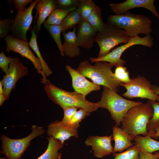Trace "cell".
<instances>
[{"label": "cell", "instance_id": "6da1fadb", "mask_svg": "<svg viewBox=\"0 0 159 159\" xmlns=\"http://www.w3.org/2000/svg\"><path fill=\"white\" fill-rule=\"evenodd\" d=\"M153 108L149 100L145 103L135 105L130 108L122 120L121 128L127 132L133 140L136 136L147 135L148 124L152 117Z\"/></svg>", "mask_w": 159, "mask_h": 159}, {"label": "cell", "instance_id": "7a4b0ae2", "mask_svg": "<svg viewBox=\"0 0 159 159\" xmlns=\"http://www.w3.org/2000/svg\"><path fill=\"white\" fill-rule=\"evenodd\" d=\"M113 66L112 64L103 61L96 62L92 65L85 60L79 63L76 70L85 77L91 79L95 84L106 87L117 92L118 87L123 83L115 78L112 70Z\"/></svg>", "mask_w": 159, "mask_h": 159}, {"label": "cell", "instance_id": "3957f363", "mask_svg": "<svg viewBox=\"0 0 159 159\" xmlns=\"http://www.w3.org/2000/svg\"><path fill=\"white\" fill-rule=\"evenodd\" d=\"M152 23L148 16L129 11L123 14L109 16L106 23L125 30L131 38L140 34L150 35L152 31Z\"/></svg>", "mask_w": 159, "mask_h": 159}, {"label": "cell", "instance_id": "277c9868", "mask_svg": "<svg viewBox=\"0 0 159 159\" xmlns=\"http://www.w3.org/2000/svg\"><path fill=\"white\" fill-rule=\"evenodd\" d=\"M44 90L48 97L63 110L74 107L84 109L90 113L98 108L96 103L89 101L82 94L75 91L72 92L62 90L48 80L44 85Z\"/></svg>", "mask_w": 159, "mask_h": 159}, {"label": "cell", "instance_id": "5b68a950", "mask_svg": "<svg viewBox=\"0 0 159 159\" xmlns=\"http://www.w3.org/2000/svg\"><path fill=\"white\" fill-rule=\"evenodd\" d=\"M101 100L96 102L98 108H105L109 111L116 125H120L121 121L128 110L131 107L143 103L125 99L117 92L103 86Z\"/></svg>", "mask_w": 159, "mask_h": 159}, {"label": "cell", "instance_id": "8992f818", "mask_svg": "<svg viewBox=\"0 0 159 159\" xmlns=\"http://www.w3.org/2000/svg\"><path fill=\"white\" fill-rule=\"evenodd\" d=\"M31 129L32 131L28 136L20 139H13L2 135L0 154L4 155L7 159H21L31 141L37 137L42 136L45 132L43 127L35 125H33Z\"/></svg>", "mask_w": 159, "mask_h": 159}, {"label": "cell", "instance_id": "52a82bcc", "mask_svg": "<svg viewBox=\"0 0 159 159\" xmlns=\"http://www.w3.org/2000/svg\"><path fill=\"white\" fill-rule=\"evenodd\" d=\"M130 38L125 30L106 23L104 28L97 34L95 42L100 48L97 57L105 56L119 44L127 43Z\"/></svg>", "mask_w": 159, "mask_h": 159}, {"label": "cell", "instance_id": "ba28073f", "mask_svg": "<svg viewBox=\"0 0 159 159\" xmlns=\"http://www.w3.org/2000/svg\"><path fill=\"white\" fill-rule=\"evenodd\" d=\"M153 40L150 35L143 37L138 36L131 37L127 43L114 49L105 56L101 58L90 57L89 59L91 62L103 61L110 63L116 67L123 66L126 61L121 59V57L126 49L136 45H142L151 48L153 45Z\"/></svg>", "mask_w": 159, "mask_h": 159}, {"label": "cell", "instance_id": "9c48e42d", "mask_svg": "<svg viewBox=\"0 0 159 159\" xmlns=\"http://www.w3.org/2000/svg\"><path fill=\"white\" fill-rule=\"evenodd\" d=\"M6 43V51L9 53L11 51L20 54L22 56L29 59L33 63L38 73L42 76V83L45 85L47 80L44 73L39 59L36 57L29 47V42L24 40L14 37L9 35L4 38Z\"/></svg>", "mask_w": 159, "mask_h": 159}, {"label": "cell", "instance_id": "30bf717a", "mask_svg": "<svg viewBox=\"0 0 159 159\" xmlns=\"http://www.w3.org/2000/svg\"><path fill=\"white\" fill-rule=\"evenodd\" d=\"M131 79L130 83L120 85V86L124 87L126 89L122 96L130 99L139 97L159 102V95L151 90L152 85L145 78L138 76Z\"/></svg>", "mask_w": 159, "mask_h": 159}, {"label": "cell", "instance_id": "8fae6325", "mask_svg": "<svg viewBox=\"0 0 159 159\" xmlns=\"http://www.w3.org/2000/svg\"><path fill=\"white\" fill-rule=\"evenodd\" d=\"M28 73L27 67L23 64L19 58L17 57L13 58L8 71L1 81L3 85L4 94L7 100L12 90L15 89L18 80L26 76Z\"/></svg>", "mask_w": 159, "mask_h": 159}, {"label": "cell", "instance_id": "7c38bea8", "mask_svg": "<svg viewBox=\"0 0 159 159\" xmlns=\"http://www.w3.org/2000/svg\"><path fill=\"white\" fill-rule=\"evenodd\" d=\"M39 0L31 3L28 8L18 12L11 27L12 37L28 41L26 33L29 29L33 19L32 11Z\"/></svg>", "mask_w": 159, "mask_h": 159}, {"label": "cell", "instance_id": "4fadbf2b", "mask_svg": "<svg viewBox=\"0 0 159 159\" xmlns=\"http://www.w3.org/2000/svg\"><path fill=\"white\" fill-rule=\"evenodd\" d=\"M155 0H127L120 3H111L110 9L115 14H123L131 9L143 8L150 11L155 16L159 18V14L154 5Z\"/></svg>", "mask_w": 159, "mask_h": 159}, {"label": "cell", "instance_id": "5bb4252c", "mask_svg": "<svg viewBox=\"0 0 159 159\" xmlns=\"http://www.w3.org/2000/svg\"><path fill=\"white\" fill-rule=\"evenodd\" d=\"M112 135L109 136H90L85 143L86 146H91L94 155L101 158L113 153V147L111 145Z\"/></svg>", "mask_w": 159, "mask_h": 159}, {"label": "cell", "instance_id": "9a60e30c", "mask_svg": "<svg viewBox=\"0 0 159 159\" xmlns=\"http://www.w3.org/2000/svg\"><path fill=\"white\" fill-rule=\"evenodd\" d=\"M66 68L71 76L72 86L75 91L85 97L91 92L100 90V86L90 81L70 66L67 65Z\"/></svg>", "mask_w": 159, "mask_h": 159}, {"label": "cell", "instance_id": "2e32d148", "mask_svg": "<svg viewBox=\"0 0 159 159\" xmlns=\"http://www.w3.org/2000/svg\"><path fill=\"white\" fill-rule=\"evenodd\" d=\"M47 134L54 139L59 140L62 144L71 137H78L77 129L72 126H66L56 120L49 124Z\"/></svg>", "mask_w": 159, "mask_h": 159}, {"label": "cell", "instance_id": "e0dca14e", "mask_svg": "<svg viewBox=\"0 0 159 159\" xmlns=\"http://www.w3.org/2000/svg\"><path fill=\"white\" fill-rule=\"evenodd\" d=\"M97 33L86 21H81L77 28L76 39L77 45L87 49L91 48L95 42Z\"/></svg>", "mask_w": 159, "mask_h": 159}, {"label": "cell", "instance_id": "ac0fdd59", "mask_svg": "<svg viewBox=\"0 0 159 159\" xmlns=\"http://www.w3.org/2000/svg\"><path fill=\"white\" fill-rule=\"evenodd\" d=\"M35 8L37 12L35 21L38 14V16L33 29L35 30L38 37L40 34L42 24L45 21L46 19L56 9L55 0H39Z\"/></svg>", "mask_w": 159, "mask_h": 159}, {"label": "cell", "instance_id": "d6986e66", "mask_svg": "<svg viewBox=\"0 0 159 159\" xmlns=\"http://www.w3.org/2000/svg\"><path fill=\"white\" fill-rule=\"evenodd\" d=\"M112 135L115 141L113 153H121L134 145L132 142L133 140L130 135L121 127L116 125L112 127Z\"/></svg>", "mask_w": 159, "mask_h": 159}, {"label": "cell", "instance_id": "ffe728a7", "mask_svg": "<svg viewBox=\"0 0 159 159\" xmlns=\"http://www.w3.org/2000/svg\"><path fill=\"white\" fill-rule=\"evenodd\" d=\"M76 30L77 27H75L72 31L62 32L64 38V55L70 58L78 57L80 54V49L76 42Z\"/></svg>", "mask_w": 159, "mask_h": 159}, {"label": "cell", "instance_id": "44dd1931", "mask_svg": "<svg viewBox=\"0 0 159 159\" xmlns=\"http://www.w3.org/2000/svg\"><path fill=\"white\" fill-rule=\"evenodd\" d=\"M48 144L45 152L37 159H61L62 154L59 152L63 144L51 136L47 138Z\"/></svg>", "mask_w": 159, "mask_h": 159}, {"label": "cell", "instance_id": "7402d4cb", "mask_svg": "<svg viewBox=\"0 0 159 159\" xmlns=\"http://www.w3.org/2000/svg\"><path fill=\"white\" fill-rule=\"evenodd\" d=\"M148 135L145 136H136L133 140L134 145L138 146L140 148L144 149L147 152L152 153L159 150V142L154 140Z\"/></svg>", "mask_w": 159, "mask_h": 159}, {"label": "cell", "instance_id": "603a6c76", "mask_svg": "<svg viewBox=\"0 0 159 159\" xmlns=\"http://www.w3.org/2000/svg\"><path fill=\"white\" fill-rule=\"evenodd\" d=\"M81 22L80 11L78 7L70 12L63 20L59 25L62 32H65L68 29L74 28Z\"/></svg>", "mask_w": 159, "mask_h": 159}, {"label": "cell", "instance_id": "cb8c5ba5", "mask_svg": "<svg viewBox=\"0 0 159 159\" xmlns=\"http://www.w3.org/2000/svg\"><path fill=\"white\" fill-rule=\"evenodd\" d=\"M37 37L35 30L33 29L31 32V37L29 42V45L35 52L39 59L43 72L47 77L48 76L52 73V72L42 56L37 45Z\"/></svg>", "mask_w": 159, "mask_h": 159}, {"label": "cell", "instance_id": "d4e9b609", "mask_svg": "<svg viewBox=\"0 0 159 159\" xmlns=\"http://www.w3.org/2000/svg\"><path fill=\"white\" fill-rule=\"evenodd\" d=\"M77 8L74 7L68 9H56L43 24H44L59 25L63 20L70 12Z\"/></svg>", "mask_w": 159, "mask_h": 159}, {"label": "cell", "instance_id": "484cf974", "mask_svg": "<svg viewBox=\"0 0 159 159\" xmlns=\"http://www.w3.org/2000/svg\"><path fill=\"white\" fill-rule=\"evenodd\" d=\"M149 100L153 107V112L148 124L147 130L148 132L147 135L151 137L155 134L156 129L159 127V102Z\"/></svg>", "mask_w": 159, "mask_h": 159}, {"label": "cell", "instance_id": "4316f807", "mask_svg": "<svg viewBox=\"0 0 159 159\" xmlns=\"http://www.w3.org/2000/svg\"><path fill=\"white\" fill-rule=\"evenodd\" d=\"M86 21L93 29L97 32L101 30L106 24L102 20L101 9L97 5Z\"/></svg>", "mask_w": 159, "mask_h": 159}, {"label": "cell", "instance_id": "83f0119b", "mask_svg": "<svg viewBox=\"0 0 159 159\" xmlns=\"http://www.w3.org/2000/svg\"><path fill=\"white\" fill-rule=\"evenodd\" d=\"M44 27L52 36L56 42L61 54L64 56V46L61 38V34L62 30L60 25L44 24Z\"/></svg>", "mask_w": 159, "mask_h": 159}, {"label": "cell", "instance_id": "f1b7e54d", "mask_svg": "<svg viewBox=\"0 0 159 159\" xmlns=\"http://www.w3.org/2000/svg\"><path fill=\"white\" fill-rule=\"evenodd\" d=\"M96 6L92 0H80L78 7L80 9L81 21H86Z\"/></svg>", "mask_w": 159, "mask_h": 159}, {"label": "cell", "instance_id": "f546056e", "mask_svg": "<svg viewBox=\"0 0 159 159\" xmlns=\"http://www.w3.org/2000/svg\"><path fill=\"white\" fill-rule=\"evenodd\" d=\"M140 150V148L134 145L123 152L113 153V155L115 156L113 159H139Z\"/></svg>", "mask_w": 159, "mask_h": 159}, {"label": "cell", "instance_id": "4dcf8cb0", "mask_svg": "<svg viewBox=\"0 0 159 159\" xmlns=\"http://www.w3.org/2000/svg\"><path fill=\"white\" fill-rule=\"evenodd\" d=\"M114 76L116 80L123 84L129 83L131 82L129 71L127 67L123 66L116 67Z\"/></svg>", "mask_w": 159, "mask_h": 159}, {"label": "cell", "instance_id": "1f68e13d", "mask_svg": "<svg viewBox=\"0 0 159 159\" xmlns=\"http://www.w3.org/2000/svg\"><path fill=\"white\" fill-rule=\"evenodd\" d=\"M90 115V113L87 112L83 109H80L77 111L74 114L72 118L70 125L76 128H78L80 126V123L86 116Z\"/></svg>", "mask_w": 159, "mask_h": 159}, {"label": "cell", "instance_id": "d6a6232c", "mask_svg": "<svg viewBox=\"0 0 159 159\" xmlns=\"http://www.w3.org/2000/svg\"><path fill=\"white\" fill-rule=\"evenodd\" d=\"M14 19L7 18L4 20L0 19V38H5L9 35L11 31V27L13 22Z\"/></svg>", "mask_w": 159, "mask_h": 159}, {"label": "cell", "instance_id": "836d02e7", "mask_svg": "<svg viewBox=\"0 0 159 159\" xmlns=\"http://www.w3.org/2000/svg\"><path fill=\"white\" fill-rule=\"evenodd\" d=\"M80 0H55L56 9H68L73 8H77Z\"/></svg>", "mask_w": 159, "mask_h": 159}, {"label": "cell", "instance_id": "e575fe53", "mask_svg": "<svg viewBox=\"0 0 159 159\" xmlns=\"http://www.w3.org/2000/svg\"><path fill=\"white\" fill-rule=\"evenodd\" d=\"M78 108L74 107H69L64 110V117L60 122L66 126H69L71 120Z\"/></svg>", "mask_w": 159, "mask_h": 159}, {"label": "cell", "instance_id": "d590c367", "mask_svg": "<svg viewBox=\"0 0 159 159\" xmlns=\"http://www.w3.org/2000/svg\"><path fill=\"white\" fill-rule=\"evenodd\" d=\"M13 58L7 57L2 49V52L0 53V67L5 74L8 71L9 65Z\"/></svg>", "mask_w": 159, "mask_h": 159}, {"label": "cell", "instance_id": "8d00e7d4", "mask_svg": "<svg viewBox=\"0 0 159 159\" xmlns=\"http://www.w3.org/2000/svg\"><path fill=\"white\" fill-rule=\"evenodd\" d=\"M11 1L14 9L18 12L23 11L25 8L26 5L33 1L32 0H13Z\"/></svg>", "mask_w": 159, "mask_h": 159}, {"label": "cell", "instance_id": "74e56055", "mask_svg": "<svg viewBox=\"0 0 159 159\" xmlns=\"http://www.w3.org/2000/svg\"><path fill=\"white\" fill-rule=\"evenodd\" d=\"M139 159H158L155 154L147 152L144 149L140 148Z\"/></svg>", "mask_w": 159, "mask_h": 159}, {"label": "cell", "instance_id": "f35d334b", "mask_svg": "<svg viewBox=\"0 0 159 159\" xmlns=\"http://www.w3.org/2000/svg\"><path fill=\"white\" fill-rule=\"evenodd\" d=\"M151 90L156 95H159V86L156 85L152 86Z\"/></svg>", "mask_w": 159, "mask_h": 159}, {"label": "cell", "instance_id": "ab89813d", "mask_svg": "<svg viewBox=\"0 0 159 159\" xmlns=\"http://www.w3.org/2000/svg\"><path fill=\"white\" fill-rule=\"evenodd\" d=\"M7 100L6 96L4 94H0V106L2 105L4 101Z\"/></svg>", "mask_w": 159, "mask_h": 159}, {"label": "cell", "instance_id": "60d3db41", "mask_svg": "<svg viewBox=\"0 0 159 159\" xmlns=\"http://www.w3.org/2000/svg\"><path fill=\"white\" fill-rule=\"evenodd\" d=\"M151 137L156 139H158L159 137V127L156 129L155 134Z\"/></svg>", "mask_w": 159, "mask_h": 159}, {"label": "cell", "instance_id": "b9f144b4", "mask_svg": "<svg viewBox=\"0 0 159 159\" xmlns=\"http://www.w3.org/2000/svg\"><path fill=\"white\" fill-rule=\"evenodd\" d=\"M4 94L3 87L2 83L1 81H0V94Z\"/></svg>", "mask_w": 159, "mask_h": 159}, {"label": "cell", "instance_id": "7bdbcfd3", "mask_svg": "<svg viewBox=\"0 0 159 159\" xmlns=\"http://www.w3.org/2000/svg\"><path fill=\"white\" fill-rule=\"evenodd\" d=\"M154 154L159 159V153H154Z\"/></svg>", "mask_w": 159, "mask_h": 159}, {"label": "cell", "instance_id": "ee69618b", "mask_svg": "<svg viewBox=\"0 0 159 159\" xmlns=\"http://www.w3.org/2000/svg\"><path fill=\"white\" fill-rule=\"evenodd\" d=\"M0 159H7V158L5 157H4L1 158Z\"/></svg>", "mask_w": 159, "mask_h": 159}]
</instances>
